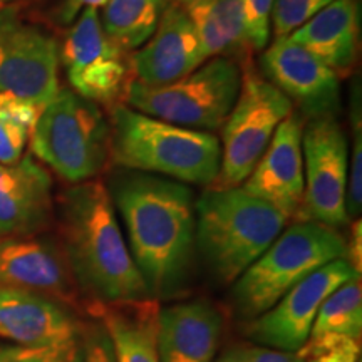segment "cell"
Here are the masks:
<instances>
[{
    "instance_id": "1",
    "label": "cell",
    "mask_w": 362,
    "mask_h": 362,
    "mask_svg": "<svg viewBox=\"0 0 362 362\" xmlns=\"http://www.w3.org/2000/svg\"><path fill=\"white\" fill-rule=\"evenodd\" d=\"M111 202L149 296L176 297L193 272L194 197L180 181L121 168L107 183Z\"/></svg>"
},
{
    "instance_id": "2",
    "label": "cell",
    "mask_w": 362,
    "mask_h": 362,
    "mask_svg": "<svg viewBox=\"0 0 362 362\" xmlns=\"http://www.w3.org/2000/svg\"><path fill=\"white\" fill-rule=\"evenodd\" d=\"M62 250L81 292L94 304L151 297L131 257L106 185H72L62 197ZM153 298V297H151Z\"/></svg>"
},
{
    "instance_id": "3",
    "label": "cell",
    "mask_w": 362,
    "mask_h": 362,
    "mask_svg": "<svg viewBox=\"0 0 362 362\" xmlns=\"http://www.w3.org/2000/svg\"><path fill=\"white\" fill-rule=\"evenodd\" d=\"M194 243L215 282L230 285L282 233L288 216L243 188L210 187L194 202Z\"/></svg>"
},
{
    "instance_id": "4",
    "label": "cell",
    "mask_w": 362,
    "mask_h": 362,
    "mask_svg": "<svg viewBox=\"0 0 362 362\" xmlns=\"http://www.w3.org/2000/svg\"><path fill=\"white\" fill-rule=\"evenodd\" d=\"M111 163L185 185L211 187L220 171V141L208 131L166 123L116 104L111 111Z\"/></svg>"
},
{
    "instance_id": "5",
    "label": "cell",
    "mask_w": 362,
    "mask_h": 362,
    "mask_svg": "<svg viewBox=\"0 0 362 362\" xmlns=\"http://www.w3.org/2000/svg\"><path fill=\"white\" fill-rule=\"evenodd\" d=\"M347 238L319 221H296L282 230L233 282L232 309L245 322L274 307L312 272L336 259H346Z\"/></svg>"
},
{
    "instance_id": "6",
    "label": "cell",
    "mask_w": 362,
    "mask_h": 362,
    "mask_svg": "<svg viewBox=\"0 0 362 362\" xmlns=\"http://www.w3.org/2000/svg\"><path fill=\"white\" fill-rule=\"evenodd\" d=\"M30 151L67 183L96 180L111 163L110 121L96 103L59 89L40 110Z\"/></svg>"
},
{
    "instance_id": "7",
    "label": "cell",
    "mask_w": 362,
    "mask_h": 362,
    "mask_svg": "<svg viewBox=\"0 0 362 362\" xmlns=\"http://www.w3.org/2000/svg\"><path fill=\"white\" fill-rule=\"evenodd\" d=\"M242 88V69L230 57H211L188 76L165 86L131 81V110L181 128L215 131L223 126Z\"/></svg>"
},
{
    "instance_id": "8",
    "label": "cell",
    "mask_w": 362,
    "mask_h": 362,
    "mask_svg": "<svg viewBox=\"0 0 362 362\" xmlns=\"http://www.w3.org/2000/svg\"><path fill=\"white\" fill-rule=\"evenodd\" d=\"M292 111L291 99L255 71L247 69L237 103L220 128V171L211 187H240L265 153L275 129Z\"/></svg>"
},
{
    "instance_id": "9",
    "label": "cell",
    "mask_w": 362,
    "mask_h": 362,
    "mask_svg": "<svg viewBox=\"0 0 362 362\" xmlns=\"http://www.w3.org/2000/svg\"><path fill=\"white\" fill-rule=\"evenodd\" d=\"M304 198L293 218L332 228L349 223L346 211L349 146L336 116L314 117L302 134Z\"/></svg>"
},
{
    "instance_id": "10",
    "label": "cell",
    "mask_w": 362,
    "mask_h": 362,
    "mask_svg": "<svg viewBox=\"0 0 362 362\" xmlns=\"http://www.w3.org/2000/svg\"><path fill=\"white\" fill-rule=\"evenodd\" d=\"M59 57L76 94L96 104L116 103L133 81L131 57L106 37L94 7L72 22Z\"/></svg>"
},
{
    "instance_id": "11",
    "label": "cell",
    "mask_w": 362,
    "mask_h": 362,
    "mask_svg": "<svg viewBox=\"0 0 362 362\" xmlns=\"http://www.w3.org/2000/svg\"><path fill=\"white\" fill-rule=\"evenodd\" d=\"M59 45L40 27L0 11V93L44 107L59 93Z\"/></svg>"
},
{
    "instance_id": "12",
    "label": "cell",
    "mask_w": 362,
    "mask_h": 362,
    "mask_svg": "<svg viewBox=\"0 0 362 362\" xmlns=\"http://www.w3.org/2000/svg\"><path fill=\"white\" fill-rule=\"evenodd\" d=\"M361 277L347 259H336L312 272L274 307L248 320L245 336L272 349L297 352L309 341L320 305L347 280Z\"/></svg>"
},
{
    "instance_id": "13",
    "label": "cell",
    "mask_w": 362,
    "mask_h": 362,
    "mask_svg": "<svg viewBox=\"0 0 362 362\" xmlns=\"http://www.w3.org/2000/svg\"><path fill=\"white\" fill-rule=\"evenodd\" d=\"M260 66L265 79L310 119L339 112L341 83L337 74L291 35L275 37L262 56Z\"/></svg>"
},
{
    "instance_id": "14",
    "label": "cell",
    "mask_w": 362,
    "mask_h": 362,
    "mask_svg": "<svg viewBox=\"0 0 362 362\" xmlns=\"http://www.w3.org/2000/svg\"><path fill=\"white\" fill-rule=\"evenodd\" d=\"M0 287L42 293L71 309L88 312L62 245L35 237L0 238Z\"/></svg>"
},
{
    "instance_id": "15",
    "label": "cell",
    "mask_w": 362,
    "mask_h": 362,
    "mask_svg": "<svg viewBox=\"0 0 362 362\" xmlns=\"http://www.w3.org/2000/svg\"><path fill=\"white\" fill-rule=\"evenodd\" d=\"M304 123L292 111L279 128L255 168L243 181V189L279 208L288 220L293 218L304 198V156H302Z\"/></svg>"
},
{
    "instance_id": "16",
    "label": "cell",
    "mask_w": 362,
    "mask_h": 362,
    "mask_svg": "<svg viewBox=\"0 0 362 362\" xmlns=\"http://www.w3.org/2000/svg\"><path fill=\"white\" fill-rule=\"evenodd\" d=\"M88 325L74 309L42 293L0 287V337L19 347H45L83 337Z\"/></svg>"
},
{
    "instance_id": "17",
    "label": "cell",
    "mask_w": 362,
    "mask_h": 362,
    "mask_svg": "<svg viewBox=\"0 0 362 362\" xmlns=\"http://www.w3.org/2000/svg\"><path fill=\"white\" fill-rule=\"evenodd\" d=\"M129 61L133 81L165 86L188 76L206 59L192 21L175 2L166 0L155 34Z\"/></svg>"
},
{
    "instance_id": "18",
    "label": "cell",
    "mask_w": 362,
    "mask_h": 362,
    "mask_svg": "<svg viewBox=\"0 0 362 362\" xmlns=\"http://www.w3.org/2000/svg\"><path fill=\"white\" fill-rule=\"evenodd\" d=\"M51 218L49 171L33 155L12 165H0V238L35 237Z\"/></svg>"
},
{
    "instance_id": "19",
    "label": "cell",
    "mask_w": 362,
    "mask_h": 362,
    "mask_svg": "<svg viewBox=\"0 0 362 362\" xmlns=\"http://www.w3.org/2000/svg\"><path fill=\"white\" fill-rule=\"evenodd\" d=\"M223 315L205 298L160 307V362H214L223 337Z\"/></svg>"
},
{
    "instance_id": "20",
    "label": "cell",
    "mask_w": 362,
    "mask_h": 362,
    "mask_svg": "<svg viewBox=\"0 0 362 362\" xmlns=\"http://www.w3.org/2000/svg\"><path fill=\"white\" fill-rule=\"evenodd\" d=\"M359 17L357 0H334L293 30L291 37L336 72L339 79L346 78L354 69L359 51Z\"/></svg>"
},
{
    "instance_id": "21",
    "label": "cell",
    "mask_w": 362,
    "mask_h": 362,
    "mask_svg": "<svg viewBox=\"0 0 362 362\" xmlns=\"http://www.w3.org/2000/svg\"><path fill=\"white\" fill-rule=\"evenodd\" d=\"M88 314L99 320L111 339L116 362H160L156 298L90 305Z\"/></svg>"
},
{
    "instance_id": "22",
    "label": "cell",
    "mask_w": 362,
    "mask_h": 362,
    "mask_svg": "<svg viewBox=\"0 0 362 362\" xmlns=\"http://www.w3.org/2000/svg\"><path fill=\"white\" fill-rule=\"evenodd\" d=\"M188 16L205 59L240 56L248 49L243 34V0H171Z\"/></svg>"
},
{
    "instance_id": "23",
    "label": "cell",
    "mask_w": 362,
    "mask_h": 362,
    "mask_svg": "<svg viewBox=\"0 0 362 362\" xmlns=\"http://www.w3.org/2000/svg\"><path fill=\"white\" fill-rule=\"evenodd\" d=\"M165 7L166 0H107L101 27L121 51H136L155 34Z\"/></svg>"
},
{
    "instance_id": "24",
    "label": "cell",
    "mask_w": 362,
    "mask_h": 362,
    "mask_svg": "<svg viewBox=\"0 0 362 362\" xmlns=\"http://www.w3.org/2000/svg\"><path fill=\"white\" fill-rule=\"evenodd\" d=\"M322 337H362V284L361 277L344 282L320 305L309 341ZM307 341V342H309Z\"/></svg>"
},
{
    "instance_id": "25",
    "label": "cell",
    "mask_w": 362,
    "mask_h": 362,
    "mask_svg": "<svg viewBox=\"0 0 362 362\" xmlns=\"http://www.w3.org/2000/svg\"><path fill=\"white\" fill-rule=\"evenodd\" d=\"M42 107L0 93V165H12L24 156Z\"/></svg>"
},
{
    "instance_id": "26",
    "label": "cell",
    "mask_w": 362,
    "mask_h": 362,
    "mask_svg": "<svg viewBox=\"0 0 362 362\" xmlns=\"http://www.w3.org/2000/svg\"><path fill=\"white\" fill-rule=\"evenodd\" d=\"M351 126H352V155L349 175H347L346 211L347 218H361L362 208V116H361V93H352L351 98Z\"/></svg>"
},
{
    "instance_id": "27",
    "label": "cell",
    "mask_w": 362,
    "mask_h": 362,
    "mask_svg": "<svg viewBox=\"0 0 362 362\" xmlns=\"http://www.w3.org/2000/svg\"><path fill=\"white\" fill-rule=\"evenodd\" d=\"M334 0H275L272 11V25L275 37L291 35L304 25L317 12H320Z\"/></svg>"
},
{
    "instance_id": "28",
    "label": "cell",
    "mask_w": 362,
    "mask_h": 362,
    "mask_svg": "<svg viewBox=\"0 0 362 362\" xmlns=\"http://www.w3.org/2000/svg\"><path fill=\"white\" fill-rule=\"evenodd\" d=\"M275 0H243V34L252 51H262L270 39Z\"/></svg>"
},
{
    "instance_id": "29",
    "label": "cell",
    "mask_w": 362,
    "mask_h": 362,
    "mask_svg": "<svg viewBox=\"0 0 362 362\" xmlns=\"http://www.w3.org/2000/svg\"><path fill=\"white\" fill-rule=\"evenodd\" d=\"M2 362H84V336L45 347L17 346Z\"/></svg>"
},
{
    "instance_id": "30",
    "label": "cell",
    "mask_w": 362,
    "mask_h": 362,
    "mask_svg": "<svg viewBox=\"0 0 362 362\" xmlns=\"http://www.w3.org/2000/svg\"><path fill=\"white\" fill-rule=\"evenodd\" d=\"M300 351L305 362H359L361 342L349 337H322L305 342Z\"/></svg>"
},
{
    "instance_id": "31",
    "label": "cell",
    "mask_w": 362,
    "mask_h": 362,
    "mask_svg": "<svg viewBox=\"0 0 362 362\" xmlns=\"http://www.w3.org/2000/svg\"><path fill=\"white\" fill-rule=\"evenodd\" d=\"M302 351L287 352L260 346V344L238 342L226 347L214 362H305Z\"/></svg>"
},
{
    "instance_id": "32",
    "label": "cell",
    "mask_w": 362,
    "mask_h": 362,
    "mask_svg": "<svg viewBox=\"0 0 362 362\" xmlns=\"http://www.w3.org/2000/svg\"><path fill=\"white\" fill-rule=\"evenodd\" d=\"M84 362H116L111 339L99 320H96V324L88 325L86 329Z\"/></svg>"
},
{
    "instance_id": "33",
    "label": "cell",
    "mask_w": 362,
    "mask_h": 362,
    "mask_svg": "<svg viewBox=\"0 0 362 362\" xmlns=\"http://www.w3.org/2000/svg\"><path fill=\"white\" fill-rule=\"evenodd\" d=\"M106 2L107 0H64V2L61 4V7H59L57 17L62 24L69 25L76 21V17H78L84 8L103 7Z\"/></svg>"
},
{
    "instance_id": "34",
    "label": "cell",
    "mask_w": 362,
    "mask_h": 362,
    "mask_svg": "<svg viewBox=\"0 0 362 362\" xmlns=\"http://www.w3.org/2000/svg\"><path fill=\"white\" fill-rule=\"evenodd\" d=\"M362 228H361V218H357L352 225L351 238L347 240V255L346 259L349 264L354 267L356 272H362Z\"/></svg>"
},
{
    "instance_id": "35",
    "label": "cell",
    "mask_w": 362,
    "mask_h": 362,
    "mask_svg": "<svg viewBox=\"0 0 362 362\" xmlns=\"http://www.w3.org/2000/svg\"><path fill=\"white\" fill-rule=\"evenodd\" d=\"M13 349H16V347H0V362L7 359V357L13 352Z\"/></svg>"
},
{
    "instance_id": "36",
    "label": "cell",
    "mask_w": 362,
    "mask_h": 362,
    "mask_svg": "<svg viewBox=\"0 0 362 362\" xmlns=\"http://www.w3.org/2000/svg\"><path fill=\"white\" fill-rule=\"evenodd\" d=\"M16 2H19V0H0V11H2V8L11 7L12 4H16Z\"/></svg>"
}]
</instances>
